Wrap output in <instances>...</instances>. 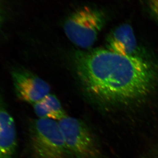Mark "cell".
Segmentation results:
<instances>
[{
  "label": "cell",
  "mask_w": 158,
  "mask_h": 158,
  "mask_svg": "<svg viewBox=\"0 0 158 158\" xmlns=\"http://www.w3.org/2000/svg\"><path fill=\"white\" fill-rule=\"evenodd\" d=\"M105 23L106 17L103 11L84 6L73 12L66 20L64 32L75 45L88 49L94 44Z\"/></svg>",
  "instance_id": "obj_3"
},
{
  "label": "cell",
  "mask_w": 158,
  "mask_h": 158,
  "mask_svg": "<svg viewBox=\"0 0 158 158\" xmlns=\"http://www.w3.org/2000/svg\"><path fill=\"white\" fill-rule=\"evenodd\" d=\"M148 3L151 11L158 21V0H148Z\"/></svg>",
  "instance_id": "obj_9"
},
{
  "label": "cell",
  "mask_w": 158,
  "mask_h": 158,
  "mask_svg": "<svg viewBox=\"0 0 158 158\" xmlns=\"http://www.w3.org/2000/svg\"><path fill=\"white\" fill-rule=\"evenodd\" d=\"M58 123L66 145L73 157L104 158L96 138L83 122L66 116Z\"/></svg>",
  "instance_id": "obj_4"
},
{
  "label": "cell",
  "mask_w": 158,
  "mask_h": 158,
  "mask_svg": "<svg viewBox=\"0 0 158 158\" xmlns=\"http://www.w3.org/2000/svg\"><path fill=\"white\" fill-rule=\"evenodd\" d=\"M106 45L107 49L118 54L142 56L139 54L134 31L129 24L121 25L111 31L107 37Z\"/></svg>",
  "instance_id": "obj_6"
},
{
  "label": "cell",
  "mask_w": 158,
  "mask_h": 158,
  "mask_svg": "<svg viewBox=\"0 0 158 158\" xmlns=\"http://www.w3.org/2000/svg\"><path fill=\"white\" fill-rule=\"evenodd\" d=\"M31 150L34 158H70L57 121L37 118L29 128Z\"/></svg>",
  "instance_id": "obj_2"
},
{
  "label": "cell",
  "mask_w": 158,
  "mask_h": 158,
  "mask_svg": "<svg viewBox=\"0 0 158 158\" xmlns=\"http://www.w3.org/2000/svg\"><path fill=\"white\" fill-rule=\"evenodd\" d=\"M17 146L15 122L0 100V158H13Z\"/></svg>",
  "instance_id": "obj_7"
},
{
  "label": "cell",
  "mask_w": 158,
  "mask_h": 158,
  "mask_svg": "<svg viewBox=\"0 0 158 158\" xmlns=\"http://www.w3.org/2000/svg\"><path fill=\"white\" fill-rule=\"evenodd\" d=\"M32 106L35 113L38 118L59 121L67 116L59 99L56 96L51 94Z\"/></svg>",
  "instance_id": "obj_8"
},
{
  "label": "cell",
  "mask_w": 158,
  "mask_h": 158,
  "mask_svg": "<svg viewBox=\"0 0 158 158\" xmlns=\"http://www.w3.org/2000/svg\"><path fill=\"white\" fill-rule=\"evenodd\" d=\"M74 64L81 83L100 102L128 105L151 93L155 69L143 56H125L106 49L77 52Z\"/></svg>",
  "instance_id": "obj_1"
},
{
  "label": "cell",
  "mask_w": 158,
  "mask_h": 158,
  "mask_svg": "<svg viewBox=\"0 0 158 158\" xmlns=\"http://www.w3.org/2000/svg\"><path fill=\"white\" fill-rule=\"evenodd\" d=\"M2 19H3V17H2L1 10L0 9V26H1V25L2 22Z\"/></svg>",
  "instance_id": "obj_10"
},
{
  "label": "cell",
  "mask_w": 158,
  "mask_h": 158,
  "mask_svg": "<svg viewBox=\"0 0 158 158\" xmlns=\"http://www.w3.org/2000/svg\"><path fill=\"white\" fill-rule=\"evenodd\" d=\"M15 94L20 100L32 105L50 94L45 81L27 70H15L11 73Z\"/></svg>",
  "instance_id": "obj_5"
}]
</instances>
